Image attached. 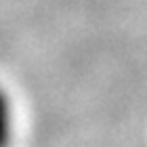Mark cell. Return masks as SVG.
Returning <instances> with one entry per match:
<instances>
[{
  "mask_svg": "<svg viewBox=\"0 0 147 147\" xmlns=\"http://www.w3.org/2000/svg\"><path fill=\"white\" fill-rule=\"evenodd\" d=\"M13 135V109L9 95L4 88H0V147H9Z\"/></svg>",
  "mask_w": 147,
  "mask_h": 147,
  "instance_id": "cell-1",
  "label": "cell"
}]
</instances>
